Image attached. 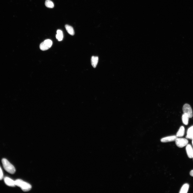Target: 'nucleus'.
<instances>
[{
  "mask_svg": "<svg viewBox=\"0 0 193 193\" xmlns=\"http://www.w3.org/2000/svg\"><path fill=\"white\" fill-rule=\"evenodd\" d=\"M2 162L3 168L6 172L11 174H13L15 172L16 170L14 167L7 159H2Z\"/></svg>",
  "mask_w": 193,
  "mask_h": 193,
  "instance_id": "obj_1",
  "label": "nucleus"
},
{
  "mask_svg": "<svg viewBox=\"0 0 193 193\" xmlns=\"http://www.w3.org/2000/svg\"><path fill=\"white\" fill-rule=\"evenodd\" d=\"M183 111L184 114L187 115L189 118L193 117V111L190 105L188 104H185L183 107Z\"/></svg>",
  "mask_w": 193,
  "mask_h": 193,
  "instance_id": "obj_4",
  "label": "nucleus"
},
{
  "mask_svg": "<svg viewBox=\"0 0 193 193\" xmlns=\"http://www.w3.org/2000/svg\"><path fill=\"white\" fill-rule=\"evenodd\" d=\"M56 37L59 41H61L63 39V34L62 31L60 30H58L57 31Z\"/></svg>",
  "mask_w": 193,
  "mask_h": 193,
  "instance_id": "obj_14",
  "label": "nucleus"
},
{
  "mask_svg": "<svg viewBox=\"0 0 193 193\" xmlns=\"http://www.w3.org/2000/svg\"><path fill=\"white\" fill-rule=\"evenodd\" d=\"M186 151L188 157L190 159L193 158V149L190 144L186 145Z\"/></svg>",
  "mask_w": 193,
  "mask_h": 193,
  "instance_id": "obj_8",
  "label": "nucleus"
},
{
  "mask_svg": "<svg viewBox=\"0 0 193 193\" xmlns=\"http://www.w3.org/2000/svg\"><path fill=\"white\" fill-rule=\"evenodd\" d=\"M4 180L5 184L8 186L12 187L16 186L15 181L8 177H5Z\"/></svg>",
  "mask_w": 193,
  "mask_h": 193,
  "instance_id": "obj_7",
  "label": "nucleus"
},
{
  "mask_svg": "<svg viewBox=\"0 0 193 193\" xmlns=\"http://www.w3.org/2000/svg\"><path fill=\"white\" fill-rule=\"evenodd\" d=\"M99 61V57L97 56H92L91 59L92 66L94 68H96Z\"/></svg>",
  "mask_w": 193,
  "mask_h": 193,
  "instance_id": "obj_11",
  "label": "nucleus"
},
{
  "mask_svg": "<svg viewBox=\"0 0 193 193\" xmlns=\"http://www.w3.org/2000/svg\"><path fill=\"white\" fill-rule=\"evenodd\" d=\"M185 129L184 126H182L180 127L179 130L178 131L176 136L178 137H183L185 134Z\"/></svg>",
  "mask_w": 193,
  "mask_h": 193,
  "instance_id": "obj_10",
  "label": "nucleus"
},
{
  "mask_svg": "<svg viewBox=\"0 0 193 193\" xmlns=\"http://www.w3.org/2000/svg\"><path fill=\"white\" fill-rule=\"evenodd\" d=\"M189 118L188 116L184 114L183 116H182V121H183V123L185 125H188Z\"/></svg>",
  "mask_w": 193,
  "mask_h": 193,
  "instance_id": "obj_15",
  "label": "nucleus"
},
{
  "mask_svg": "<svg viewBox=\"0 0 193 193\" xmlns=\"http://www.w3.org/2000/svg\"><path fill=\"white\" fill-rule=\"evenodd\" d=\"M65 29L68 33L72 35H73L75 34V32L73 28L70 25L66 24L65 25Z\"/></svg>",
  "mask_w": 193,
  "mask_h": 193,
  "instance_id": "obj_13",
  "label": "nucleus"
},
{
  "mask_svg": "<svg viewBox=\"0 0 193 193\" xmlns=\"http://www.w3.org/2000/svg\"></svg>",
  "mask_w": 193,
  "mask_h": 193,
  "instance_id": "obj_20",
  "label": "nucleus"
},
{
  "mask_svg": "<svg viewBox=\"0 0 193 193\" xmlns=\"http://www.w3.org/2000/svg\"><path fill=\"white\" fill-rule=\"evenodd\" d=\"M176 141V144L177 146L180 148H183L186 146L188 143V141L184 138H178Z\"/></svg>",
  "mask_w": 193,
  "mask_h": 193,
  "instance_id": "obj_5",
  "label": "nucleus"
},
{
  "mask_svg": "<svg viewBox=\"0 0 193 193\" xmlns=\"http://www.w3.org/2000/svg\"><path fill=\"white\" fill-rule=\"evenodd\" d=\"M186 138L187 139L192 140L193 138V126L189 128L187 131Z\"/></svg>",
  "mask_w": 193,
  "mask_h": 193,
  "instance_id": "obj_9",
  "label": "nucleus"
},
{
  "mask_svg": "<svg viewBox=\"0 0 193 193\" xmlns=\"http://www.w3.org/2000/svg\"><path fill=\"white\" fill-rule=\"evenodd\" d=\"M190 174L191 176L193 177V170L191 171Z\"/></svg>",
  "mask_w": 193,
  "mask_h": 193,
  "instance_id": "obj_18",
  "label": "nucleus"
},
{
  "mask_svg": "<svg viewBox=\"0 0 193 193\" xmlns=\"http://www.w3.org/2000/svg\"><path fill=\"white\" fill-rule=\"evenodd\" d=\"M192 140V144L193 146V138Z\"/></svg>",
  "mask_w": 193,
  "mask_h": 193,
  "instance_id": "obj_19",
  "label": "nucleus"
},
{
  "mask_svg": "<svg viewBox=\"0 0 193 193\" xmlns=\"http://www.w3.org/2000/svg\"><path fill=\"white\" fill-rule=\"evenodd\" d=\"M189 187V184L186 183L184 184L182 187L179 192L180 193H187Z\"/></svg>",
  "mask_w": 193,
  "mask_h": 193,
  "instance_id": "obj_12",
  "label": "nucleus"
},
{
  "mask_svg": "<svg viewBox=\"0 0 193 193\" xmlns=\"http://www.w3.org/2000/svg\"><path fill=\"white\" fill-rule=\"evenodd\" d=\"M45 5L47 7L49 8H53L54 7L53 3L50 0H46Z\"/></svg>",
  "mask_w": 193,
  "mask_h": 193,
  "instance_id": "obj_16",
  "label": "nucleus"
},
{
  "mask_svg": "<svg viewBox=\"0 0 193 193\" xmlns=\"http://www.w3.org/2000/svg\"><path fill=\"white\" fill-rule=\"evenodd\" d=\"M3 178V174L2 172V171L1 168L0 167V180H2Z\"/></svg>",
  "mask_w": 193,
  "mask_h": 193,
  "instance_id": "obj_17",
  "label": "nucleus"
},
{
  "mask_svg": "<svg viewBox=\"0 0 193 193\" xmlns=\"http://www.w3.org/2000/svg\"><path fill=\"white\" fill-rule=\"evenodd\" d=\"M52 45V42L51 40L46 39L40 44V48L43 51L46 50L50 48Z\"/></svg>",
  "mask_w": 193,
  "mask_h": 193,
  "instance_id": "obj_3",
  "label": "nucleus"
},
{
  "mask_svg": "<svg viewBox=\"0 0 193 193\" xmlns=\"http://www.w3.org/2000/svg\"><path fill=\"white\" fill-rule=\"evenodd\" d=\"M15 185L20 187L24 192L28 191L31 188V186L30 184L21 180H17L15 181Z\"/></svg>",
  "mask_w": 193,
  "mask_h": 193,
  "instance_id": "obj_2",
  "label": "nucleus"
},
{
  "mask_svg": "<svg viewBox=\"0 0 193 193\" xmlns=\"http://www.w3.org/2000/svg\"><path fill=\"white\" fill-rule=\"evenodd\" d=\"M178 137L176 135L161 138V141L163 143L170 142L175 141Z\"/></svg>",
  "mask_w": 193,
  "mask_h": 193,
  "instance_id": "obj_6",
  "label": "nucleus"
}]
</instances>
